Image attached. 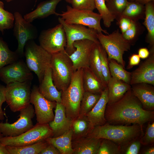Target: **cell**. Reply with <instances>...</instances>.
Wrapping results in <instances>:
<instances>
[{
	"mask_svg": "<svg viewBox=\"0 0 154 154\" xmlns=\"http://www.w3.org/2000/svg\"><path fill=\"white\" fill-rule=\"evenodd\" d=\"M105 116L107 123L110 124H137L142 127L145 123L154 120V111L144 110L131 88L119 100L107 104Z\"/></svg>",
	"mask_w": 154,
	"mask_h": 154,
	"instance_id": "obj_1",
	"label": "cell"
},
{
	"mask_svg": "<svg viewBox=\"0 0 154 154\" xmlns=\"http://www.w3.org/2000/svg\"><path fill=\"white\" fill-rule=\"evenodd\" d=\"M142 127L138 124L115 125L107 123L94 127L87 136L111 140L119 146L123 145L143 135Z\"/></svg>",
	"mask_w": 154,
	"mask_h": 154,
	"instance_id": "obj_2",
	"label": "cell"
},
{
	"mask_svg": "<svg viewBox=\"0 0 154 154\" xmlns=\"http://www.w3.org/2000/svg\"><path fill=\"white\" fill-rule=\"evenodd\" d=\"M84 92L83 69L80 68L74 72L68 87L62 91L61 103L65 108L66 117L72 120L79 116Z\"/></svg>",
	"mask_w": 154,
	"mask_h": 154,
	"instance_id": "obj_3",
	"label": "cell"
},
{
	"mask_svg": "<svg viewBox=\"0 0 154 154\" xmlns=\"http://www.w3.org/2000/svg\"><path fill=\"white\" fill-rule=\"evenodd\" d=\"M50 67L54 85L58 90L64 91L70 84L75 72L65 50L52 54Z\"/></svg>",
	"mask_w": 154,
	"mask_h": 154,
	"instance_id": "obj_4",
	"label": "cell"
},
{
	"mask_svg": "<svg viewBox=\"0 0 154 154\" xmlns=\"http://www.w3.org/2000/svg\"><path fill=\"white\" fill-rule=\"evenodd\" d=\"M25 47L26 64L29 69L37 75L40 83L46 70L50 66L52 54L33 40L28 41Z\"/></svg>",
	"mask_w": 154,
	"mask_h": 154,
	"instance_id": "obj_5",
	"label": "cell"
},
{
	"mask_svg": "<svg viewBox=\"0 0 154 154\" xmlns=\"http://www.w3.org/2000/svg\"><path fill=\"white\" fill-rule=\"evenodd\" d=\"M97 37L106 51L108 60H115L125 68V62L123 56L125 52L130 50L131 45L124 38L118 29L106 35L103 33H98Z\"/></svg>",
	"mask_w": 154,
	"mask_h": 154,
	"instance_id": "obj_6",
	"label": "cell"
},
{
	"mask_svg": "<svg viewBox=\"0 0 154 154\" xmlns=\"http://www.w3.org/2000/svg\"><path fill=\"white\" fill-rule=\"evenodd\" d=\"M52 135V131L48 123H37L32 128L20 135L3 137L0 139V142L5 146H23L45 140Z\"/></svg>",
	"mask_w": 154,
	"mask_h": 154,
	"instance_id": "obj_7",
	"label": "cell"
},
{
	"mask_svg": "<svg viewBox=\"0 0 154 154\" xmlns=\"http://www.w3.org/2000/svg\"><path fill=\"white\" fill-rule=\"evenodd\" d=\"M56 15L60 16L66 23L82 25L93 29L98 33L109 34L101 27V16L93 11L76 9L67 5L66 11H62L61 13H57Z\"/></svg>",
	"mask_w": 154,
	"mask_h": 154,
	"instance_id": "obj_8",
	"label": "cell"
},
{
	"mask_svg": "<svg viewBox=\"0 0 154 154\" xmlns=\"http://www.w3.org/2000/svg\"><path fill=\"white\" fill-rule=\"evenodd\" d=\"M31 82H15L7 84L6 102L13 112L19 111L30 104Z\"/></svg>",
	"mask_w": 154,
	"mask_h": 154,
	"instance_id": "obj_9",
	"label": "cell"
},
{
	"mask_svg": "<svg viewBox=\"0 0 154 154\" xmlns=\"http://www.w3.org/2000/svg\"><path fill=\"white\" fill-rule=\"evenodd\" d=\"M58 20L63 25L65 31L67 41L65 50L68 55L75 50L73 44L76 41L87 39L96 43H100L97 37L98 32L96 30L82 25L66 23L61 17H59Z\"/></svg>",
	"mask_w": 154,
	"mask_h": 154,
	"instance_id": "obj_10",
	"label": "cell"
},
{
	"mask_svg": "<svg viewBox=\"0 0 154 154\" xmlns=\"http://www.w3.org/2000/svg\"><path fill=\"white\" fill-rule=\"evenodd\" d=\"M38 40L40 45L52 54L65 50L67 41L63 25L59 23L54 27L42 31Z\"/></svg>",
	"mask_w": 154,
	"mask_h": 154,
	"instance_id": "obj_11",
	"label": "cell"
},
{
	"mask_svg": "<svg viewBox=\"0 0 154 154\" xmlns=\"http://www.w3.org/2000/svg\"><path fill=\"white\" fill-rule=\"evenodd\" d=\"M19 111V117L15 122L12 123L0 122V132L3 136H17L34 126L32 119L35 112L33 106L30 104Z\"/></svg>",
	"mask_w": 154,
	"mask_h": 154,
	"instance_id": "obj_12",
	"label": "cell"
},
{
	"mask_svg": "<svg viewBox=\"0 0 154 154\" xmlns=\"http://www.w3.org/2000/svg\"><path fill=\"white\" fill-rule=\"evenodd\" d=\"M14 15L13 33L18 43L15 51L20 57H22L24 55V48L27 42L36 39L38 32L36 27L25 20L20 13L16 12Z\"/></svg>",
	"mask_w": 154,
	"mask_h": 154,
	"instance_id": "obj_13",
	"label": "cell"
},
{
	"mask_svg": "<svg viewBox=\"0 0 154 154\" xmlns=\"http://www.w3.org/2000/svg\"><path fill=\"white\" fill-rule=\"evenodd\" d=\"M30 102L34 106L37 123H48L53 120L54 117L53 110L56 107V102L45 98L35 85L31 90Z\"/></svg>",
	"mask_w": 154,
	"mask_h": 154,
	"instance_id": "obj_14",
	"label": "cell"
},
{
	"mask_svg": "<svg viewBox=\"0 0 154 154\" xmlns=\"http://www.w3.org/2000/svg\"><path fill=\"white\" fill-rule=\"evenodd\" d=\"M33 75L26 64L18 60L0 69V78L6 84L11 83L31 81Z\"/></svg>",
	"mask_w": 154,
	"mask_h": 154,
	"instance_id": "obj_15",
	"label": "cell"
},
{
	"mask_svg": "<svg viewBox=\"0 0 154 154\" xmlns=\"http://www.w3.org/2000/svg\"><path fill=\"white\" fill-rule=\"evenodd\" d=\"M146 60L131 73L130 84L145 83L154 86V47L150 48Z\"/></svg>",
	"mask_w": 154,
	"mask_h": 154,
	"instance_id": "obj_16",
	"label": "cell"
},
{
	"mask_svg": "<svg viewBox=\"0 0 154 154\" xmlns=\"http://www.w3.org/2000/svg\"><path fill=\"white\" fill-rule=\"evenodd\" d=\"M94 43L87 39L77 40L74 42L73 45L75 50L68 55L73 63L75 71L80 68L89 67L90 57Z\"/></svg>",
	"mask_w": 154,
	"mask_h": 154,
	"instance_id": "obj_17",
	"label": "cell"
},
{
	"mask_svg": "<svg viewBox=\"0 0 154 154\" xmlns=\"http://www.w3.org/2000/svg\"><path fill=\"white\" fill-rule=\"evenodd\" d=\"M56 103L54 119L48 123L53 132L52 137L59 136L70 129L72 121L66 117L65 108L62 103Z\"/></svg>",
	"mask_w": 154,
	"mask_h": 154,
	"instance_id": "obj_18",
	"label": "cell"
},
{
	"mask_svg": "<svg viewBox=\"0 0 154 154\" xmlns=\"http://www.w3.org/2000/svg\"><path fill=\"white\" fill-rule=\"evenodd\" d=\"M131 86L133 94L141 103L143 108L147 111H154V86L145 83H140Z\"/></svg>",
	"mask_w": 154,
	"mask_h": 154,
	"instance_id": "obj_19",
	"label": "cell"
},
{
	"mask_svg": "<svg viewBox=\"0 0 154 154\" xmlns=\"http://www.w3.org/2000/svg\"><path fill=\"white\" fill-rule=\"evenodd\" d=\"M108 87L101 92V96L92 110L85 116L94 127L104 125L107 123L105 114L108 101Z\"/></svg>",
	"mask_w": 154,
	"mask_h": 154,
	"instance_id": "obj_20",
	"label": "cell"
},
{
	"mask_svg": "<svg viewBox=\"0 0 154 154\" xmlns=\"http://www.w3.org/2000/svg\"><path fill=\"white\" fill-rule=\"evenodd\" d=\"M38 89L40 94L47 100L61 103L62 91L58 90L54 84L50 66L46 70Z\"/></svg>",
	"mask_w": 154,
	"mask_h": 154,
	"instance_id": "obj_21",
	"label": "cell"
},
{
	"mask_svg": "<svg viewBox=\"0 0 154 154\" xmlns=\"http://www.w3.org/2000/svg\"><path fill=\"white\" fill-rule=\"evenodd\" d=\"M102 139L86 136L72 140L73 154H97Z\"/></svg>",
	"mask_w": 154,
	"mask_h": 154,
	"instance_id": "obj_22",
	"label": "cell"
},
{
	"mask_svg": "<svg viewBox=\"0 0 154 154\" xmlns=\"http://www.w3.org/2000/svg\"><path fill=\"white\" fill-rule=\"evenodd\" d=\"M61 0H48L41 2L34 10L24 15L23 18L31 23L36 19L44 18L52 15H56V8Z\"/></svg>",
	"mask_w": 154,
	"mask_h": 154,
	"instance_id": "obj_23",
	"label": "cell"
},
{
	"mask_svg": "<svg viewBox=\"0 0 154 154\" xmlns=\"http://www.w3.org/2000/svg\"><path fill=\"white\" fill-rule=\"evenodd\" d=\"M108 101L107 104L114 103L121 99L131 88V85L121 80L112 77L107 84Z\"/></svg>",
	"mask_w": 154,
	"mask_h": 154,
	"instance_id": "obj_24",
	"label": "cell"
},
{
	"mask_svg": "<svg viewBox=\"0 0 154 154\" xmlns=\"http://www.w3.org/2000/svg\"><path fill=\"white\" fill-rule=\"evenodd\" d=\"M83 81L84 91L101 94L107 86L104 85L89 67L83 68Z\"/></svg>",
	"mask_w": 154,
	"mask_h": 154,
	"instance_id": "obj_25",
	"label": "cell"
},
{
	"mask_svg": "<svg viewBox=\"0 0 154 154\" xmlns=\"http://www.w3.org/2000/svg\"><path fill=\"white\" fill-rule=\"evenodd\" d=\"M72 132L71 129L62 135L56 137H50L45 140L57 149L61 154H73L72 147Z\"/></svg>",
	"mask_w": 154,
	"mask_h": 154,
	"instance_id": "obj_26",
	"label": "cell"
},
{
	"mask_svg": "<svg viewBox=\"0 0 154 154\" xmlns=\"http://www.w3.org/2000/svg\"><path fill=\"white\" fill-rule=\"evenodd\" d=\"M145 6V16L143 24L147 31L145 40L149 44L150 48L154 47V1L149 2Z\"/></svg>",
	"mask_w": 154,
	"mask_h": 154,
	"instance_id": "obj_27",
	"label": "cell"
},
{
	"mask_svg": "<svg viewBox=\"0 0 154 154\" xmlns=\"http://www.w3.org/2000/svg\"><path fill=\"white\" fill-rule=\"evenodd\" d=\"M94 127L85 115L78 116L72 121V140L87 136Z\"/></svg>",
	"mask_w": 154,
	"mask_h": 154,
	"instance_id": "obj_28",
	"label": "cell"
},
{
	"mask_svg": "<svg viewBox=\"0 0 154 154\" xmlns=\"http://www.w3.org/2000/svg\"><path fill=\"white\" fill-rule=\"evenodd\" d=\"M48 144L45 140L23 146L5 147L9 154H39Z\"/></svg>",
	"mask_w": 154,
	"mask_h": 154,
	"instance_id": "obj_29",
	"label": "cell"
},
{
	"mask_svg": "<svg viewBox=\"0 0 154 154\" xmlns=\"http://www.w3.org/2000/svg\"><path fill=\"white\" fill-rule=\"evenodd\" d=\"M145 11V5L128 1L121 17L128 18L132 21H138L140 20L144 19Z\"/></svg>",
	"mask_w": 154,
	"mask_h": 154,
	"instance_id": "obj_30",
	"label": "cell"
},
{
	"mask_svg": "<svg viewBox=\"0 0 154 154\" xmlns=\"http://www.w3.org/2000/svg\"><path fill=\"white\" fill-rule=\"evenodd\" d=\"M99 43H94L91 51L89 60V67L103 84L107 86L102 75L100 56Z\"/></svg>",
	"mask_w": 154,
	"mask_h": 154,
	"instance_id": "obj_31",
	"label": "cell"
},
{
	"mask_svg": "<svg viewBox=\"0 0 154 154\" xmlns=\"http://www.w3.org/2000/svg\"><path fill=\"white\" fill-rule=\"evenodd\" d=\"M20 57L16 51L10 50L6 42L0 37V69L18 60Z\"/></svg>",
	"mask_w": 154,
	"mask_h": 154,
	"instance_id": "obj_32",
	"label": "cell"
},
{
	"mask_svg": "<svg viewBox=\"0 0 154 154\" xmlns=\"http://www.w3.org/2000/svg\"><path fill=\"white\" fill-rule=\"evenodd\" d=\"M101 95L84 91L80 103L79 116L85 115L91 111L99 99Z\"/></svg>",
	"mask_w": 154,
	"mask_h": 154,
	"instance_id": "obj_33",
	"label": "cell"
},
{
	"mask_svg": "<svg viewBox=\"0 0 154 154\" xmlns=\"http://www.w3.org/2000/svg\"><path fill=\"white\" fill-rule=\"evenodd\" d=\"M109 60L110 70L111 77L130 84L131 73L125 70L122 66L115 60L111 59Z\"/></svg>",
	"mask_w": 154,
	"mask_h": 154,
	"instance_id": "obj_34",
	"label": "cell"
},
{
	"mask_svg": "<svg viewBox=\"0 0 154 154\" xmlns=\"http://www.w3.org/2000/svg\"><path fill=\"white\" fill-rule=\"evenodd\" d=\"M94 3L96 9L101 16L105 27H110L115 17L108 8L105 0H94Z\"/></svg>",
	"mask_w": 154,
	"mask_h": 154,
	"instance_id": "obj_35",
	"label": "cell"
},
{
	"mask_svg": "<svg viewBox=\"0 0 154 154\" xmlns=\"http://www.w3.org/2000/svg\"><path fill=\"white\" fill-rule=\"evenodd\" d=\"M14 16L11 12L4 9V4L0 0V31L2 33L6 29L13 27Z\"/></svg>",
	"mask_w": 154,
	"mask_h": 154,
	"instance_id": "obj_36",
	"label": "cell"
},
{
	"mask_svg": "<svg viewBox=\"0 0 154 154\" xmlns=\"http://www.w3.org/2000/svg\"><path fill=\"white\" fill-rule=\"evenodd\" d=\"M143 28L138 21H132L129 28L122 35L131 45L142 33Z\"/></svg>",
	"mask_w": 154,
	"mask_h": 154,
	"instance_id": "obj_37",
	"label": "cell"
},
{
	"mask_svg": "<svg viewBox=\"0 0 154 154\" xmlns=\"http://www.w3.org/2000/svg\"><path fill=\"white\" fill-rule=\"evenodd\" d=\"M106 5L117 21L121 17L128 2V0H108Z\"/></svg>",
	"mask_w": 154,
	"mask_h": 154,
	"instance_id": "obj_38",
	"label": "cell"
},
{
	"mask_svg": "<svg viewBox=\"0 0 154 154\" xmlns=\"http://www.w3.org/2000/svg\"><path fill=\"white\" fill-rule=\"evenodd\" d=\"M97 154H121L120 146L111 140L102 139Z\"/></svg>",
	"mask_w": 154,
	"mask_h": 154,
	"instance_id": "obj_39",
	"label": "cell"
},
{
	"mask_svg": "<svg viewBox=\"0 0 154 154\" xmlns=\"http://www.w3.org/2000/svg\"><path fill=\"white\" fill-rule=\"evenodd\" d=\"M99 50L102 74L104 81L107 85L108 81L111 77L110 70L109 60L106 51L100 43Z\"/></svg>",
	"mask_w": 154,
	"mask_h": 154,
	"instance_id": "obj_40",
	"label": "cell"
},
{
	"mask_svg": "<svg viewBox=\"0 0 154 154\" xmlns=\"http://www.w3.org/2000/svg\"><path fill=\"white\" fill-rule=\"evenodd\" d=\"M140 139H134L120 146L121 154H139L141 145Z\"/></svg>",
	"mask_w": 154,
	"mask_h": 154,
	"instance_id": "obj_41",
	"label": "cell"
},
{
	"mask_svg": "<svg viewBox=\"0 0 154 154\" xmlns=\"http://www.w3.org/2000/svg\"><path fill=\"white\" fill-rule=\"evenodd\" d=\"M150 122H148L144 135L140 139L141 143L143 145H150L154 142V122L151 123Z\"/></svg>",
	"mask_w": 154,
	"mask_h": 154,
	"instance_id": "obj_42",
	"label": "cell"
},
{
	"mask_svg": "<svg viewBox=\"0 0 154 154\" xmlns=\"http://www.w3.org/2000/svg\"><path fill=\"white\" fill-rule=\"evenodd\" d=\"M71 4L77 9L93 11L96 9L94 0H71Z\"/></svg>",
	"mask_w": 154,
	"mask_h": 154,
	"instance_id": "obj_43",
	"label": "cell"
},
{
	"mask_svg": "<svg viewBox=\"0 0 154 154\" xmlns=\"http://www.w3.org/2000/svg\"><path fill=\"white\" fill-rule=\"evenodd\" d=\"M117 21L122 34L129 27L131 21L128 18L121 17Z\"/></svg>",
	"mask_w": 154,
	"mask_h": 154,
	"instance_id": "obj_44",
	"label": "cell"
},
{
	"mask_svg": "<svg viewBox=\"0 0 154 154\" xmlns=\"http://www.w3.org/2000/svg\"><path fill=\"white\" fill-rule=\"evenodd\" d=\"M5 86L0 84V120L4 119L5 114L2 108L3 104L6 102L5 96Z\"/></svg>",
	"mask_w": 154,
	"mask_h": 154,
	"instance_id": "obj_45",
	"label": "cell"
},
{
	"mask_svg": "<svg viewBox=\"0 0 154 154\" xmlns=\"http://www.w3.org/2000/svg\"><path fill=\"white\" fill-rule=\"evenodd\" d=\"M129 60L127 69H130L133 66L139 65L140 61V58L138 54H133L129 56Z\"/></svg>",
	"mask_w": 154,
	"mask_h": 154,
	"instance_id": "obj_46",
	"label": "cell"
},
{
	"mask_svg": "<svg viewBox=\"0 0 154 154\" xmlns=\"http://www.w3.org/2000/svg\"><path fill=\"white\" fill-rule=\"evenodd\" d=\"M39 154H61L60 152L53 145L48 144Z\"/></svg>",
	"mask_w": 154,
	"mask_h": 154,
	"instance_id": "obj_47",
	"label": "cell"
},
{
	"mask_svg": "<svg viewBox=\"0 0 154 154\" xmlns=\"http://www.w3.org/2000/svg\"><path fill=\"white\" fill-rule=\"evenodd\" d=\"M138 54L140 58L146 59L149 55L150 52L146 48H141L138 50Z\"/></svg>",
	"mask_w": 154,
	"mask_h": 154,
	"instance_id": "obj_48",
	"label": "cell"
},
{
	"mask_svg": "<svg viewBox=\"0 0 154 154\" xmlns=\"http://www.w3.org/2000/svg\"><path fill=\"white\" fill-rule=\"evenodd\" d=\"M128 1H129L137 2L143 5H145L149 2L154 1V0H128Z\"/></svg>",
	"mask_w": 154,
	"mask_h": 154,
	"instance_id": "obj_49",
	"label": "cell"
},
{
	"mask_svg": "<svg viewBox=\"0 0 154 154\" xmlns=\"http://www.w3.org/2000/svg\"><path fill=\"white\" fill-rule=\"evenodd\" d=\"M0 154H9L5 146L0 142Z\"/></svg>",
	"mask_w": 154,
	"mask_h": 154,
	"instance_id": "obj_50",
	"label": "cell"
},
{
	"mask_svg": "<svg viewBox=\"0 0 154 154\" xmlns=\"http://www.w3.org/2000/svg\"><path fill=\"white\" fill-rule=\"evenodd\" d=\"M142 154H154V146L150 147L145 149L142 152Z\"/></svg>",
	"mask_w": 154,
	"mask_h": 154,
	"instance_id": "obj_51",
	"label": "cell"
},
{
	"mask_svg": "<svg viewBox=\"0 0 154 154\" xmlns=\"http://www.w3.org/2000/svg\"><path fill=\"white\" fill-rule=\"evenodd\" d=\"M66 2L70 4L71 3V0H64Z\"/></svg>",
	"mask_w": 154,
	"mask_h": 154,
	"instance_id": "obj_52",
	"label": "cell"
},
{
	"mask_svg": "<svg viewBox=\"0 0 154 154\" xmlns=\"http://www.w3.org/2000/svg\"><path fill=\"white\" fill-rule=\"evenodd\" d=\"M3 137V134L1 133L0 132V139Z\"/></svg>",
	"mask_w": 154,
	"mask_h": 154,
	"instance_id": "obj_53",
	"label": "cell"
},
{
	"mask_svg": "<svg viewBox=\"0 0 154 154\" xmlns=\"http://www.w3.org/2000/svg\"><path fill=\"white\" fill-rule=\"evenodd\" d=\"M14 0H6V1L7 2H10L12 1H13ZM37 0H36V1H37Z\"/></svg>",
	"mask_w": 154,
	"mask_h": 154,
	"instance_id": "obj_54",
	"label": "cell"
},
{
	"mask_svg": "<svg viewBox=\"0 0 154 154\" xmlns=\"http://www.w3.org/2000/svg\"><path fill=\"white\" fill-rule=\"evenodd\" d=\"M108 0H105L106 2H107V1H108Z\"/></svg>",
	"mask_w": 154,
	"mask_h": 154,
	"instance_id": "obj_55",
	"label": "cell"
},
{
	"mask_svg": "<svg viewBox=\"0 0 154 154\" xmlns=\"http://www.w3.org/2000/svg\"></svg>",
	"mask_w": 154,
	"mask_h": 154,
	"instance_id": "obj_56",
	"label": "cell"
}]
</instances>
